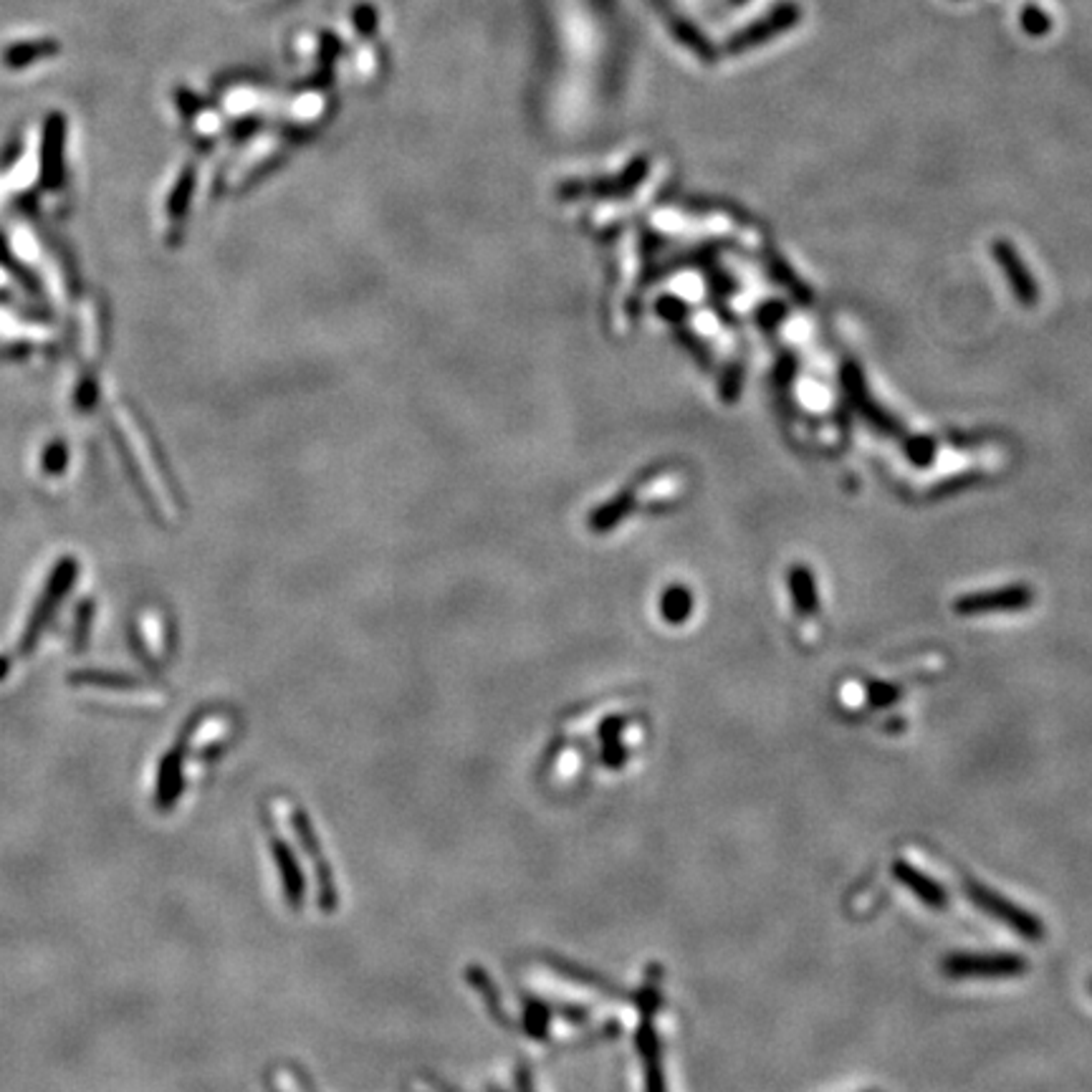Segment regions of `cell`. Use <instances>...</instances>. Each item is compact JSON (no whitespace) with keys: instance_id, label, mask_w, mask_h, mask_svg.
<instances>
[{"instance_id":"cell-9","label":"cell","mask_w":1092,"mask_h":1092,"mask_svg":"<svg viewBox=\"0 0 1092 1092\" xmlns=\"http://www.w3.org/2000/svg\"><path fill=\"white\" fill-rule=\"evenodd\" d=\"M46 468L48 471H64V443H54V448L48 450L46 453Z\"/></svg>"},{"instance_id":"cell-7","label":"cell","mask_w":1092,"mask_h":1092,"mask_svg":"<svg viewBox=\"0 0 1092 1092\" xmlns=\"http://www.w3.org/2000/svg\"><path fill=\"white\" fill-rule=\"evenodd\" d=\"M791 595H794V603H797V609L802 614H807V617H812V614H817V590H815V582H812V574H807L804 569H794L791 572Z\"/></svg>"},{"instance_id":"cell-3","label":"cell","mask_w":1092,"mask_h":1092,"mask_svg":"<svg viewBox=\"0 0 1092 1092\" xmlns=\"http://www.w3.org/2000/svg\"><path fill=\"white\" fill-rule=\"evenodd\" d=\"M653 1011H656V989L648 986L643 994V1019H640L638 1029V1052L645 1069V1092H667L661 1039H658L656 1024H653Z\"/></svg>"},{"instance_id":"cell-6","label":"cell","mask_w":1092,"mask_h":1092,"mask_svg":"<svg viewBox=\"0 0 1092 1092\" xmlns=\"http://www.w3.org/2000/svg\"><path fill=\"white\" fill-rule=\"evenodd\" d=\"M997 256H999V260H1002L1004 273L1009 276L1011 286H1014V294L1019 296L1021 302L1027 304V307H1029V304H1034V299H1037V289H1034V281L1029 278L1024 263L1016 259L1014 251H1009L1006 246H997Z\"/></svg>"},{"instance_id":"cell-8","label":"cell","mask_w":1092,"mask_h":1092,"mask_svg":"<svg viewBox=\"0 0 1092 1092\" xmlns=\"http://www.w3.org/2000/svg\"><path fill=\"white\" fill-rule=\"evenodd\" d=\"M897 696H900L897 685L875 683L873 688H870V701H873L875 706H888V703H895Z\"/></svg>"},{"instance_id":"cell-2","label":"cell","mask_w":1092,"mask_h":1092,"mask_svg":"<svg viewBox=\"0 0 1092 1092\" xmlns=\"http://www.w3.org/2000/svg\"><path fill=\"white\" fill-rule=\"evenodd\" d=\"M1027 958L1009 950H992V953H974V950H958L941 961V971L946 979L966 981V979H1016L1027 974Z\"/></svg>"},{"instance_id":"cell-1","label":"cell","mask_w":1092,"mask_h":1092,"mask_svg":"<svg viewBox=\"0 0 1092 1092\" xmlns=\"http://www.w3.org/2000/svg\"><path fill=\"white\" fill-rule=\"evenodd\" d=\"M961 883H963V895H966L968 900L981 910V913H986L997 923H1002V926H1006L1009 931H1014L1019 939L1032 941V944L1045 941L1047 936L1045 923H1042V918H1037L1032 910L1021 908V905H1016L1014 900H1009L1006 895L997 892L994 888L984 886V883H979V880L968 878V875H963Z\"/></svg>"},{"instance_id":"cell-11","label":"cell","mask_w":1092,"mask_h":1092,"mask_svg":"<svg viewBox=\"0 0 1092 1092\" xmlns=\"http://www.w3.org/2000/svg\"><path fill=\"white\" fill-rule=\"evenodd\" d=\"M868 1092H880V1090H868Z\"/></svg>"},{"instance_id":"cell-5","label":"cell","mask_w":1092,"mask_h":1092,"mask_svg":"<svg viewBox=\"0 0 1092 1092\" xmlns=\"http://www.w3.org/2000/svg\"><path fill=\"white\" fill-rule=\"evenodd\" d=\"M1032 603V592L1011 587V590L999 592H979V595H966L956 603L958 614H989V612H1011V609L1027 607Z\"/></svg>"},{"instance_id":"cell-4","label":"cell","mask_w":1092,"mask_h":1092,"mask_svg":"<svg viewBox=\"0 0 1092 1092\" xmlns=\"http://www.w3.org/2000/svg\"><path fill=\"white\" fill-rule=\"evenodd\" d=\"M891 873L892 878L905 888V891L913 892V895L918 897L923 905H928V908L941 910L948 905V892H946V888L941 886L939 880H933L931 875H926L923 870L910 865V862L903 860V857H897V860L892 862Z\"/></svg>"},{"instance_id":"cell-10","label":"cell","mask_w":1092,"mask_h":1092,"mask_svg":"<svg viewBox=\"0 0 1092 1092\" xmlns=\"http://www.w3.org/2000/svg\"><path fill=\"white\" fill-rule=\"evenodd\" d=\"M1087 986H1090V994H1092V979H1090V984H1087Z\"/></svg>"}]
</instances>
